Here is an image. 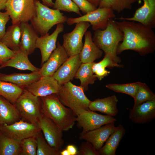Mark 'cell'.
<instances>
[{
  "instance_id": "6da1fadb",
  "label": "cell",
  "mask_w": 155,
  "mask_h": 155,
  "mask_svg": "<svg viewBox=\"0 0 155 155\" xmlns=\"http://www.w3.org/2000/svg\"><path fill=\"white\" fill-rule=\"evenodd\" d=\"M114 20L123 36L122 42L118 46L117 54L129 50L142 55L154 52L155 34L152 29L133 21Z\"/></svg>"
},
{
  "instance_id": "7a4b0ae2",
  "label": "cell",
  "mask_w": 155,
  "mask_h": 155,
  "mask_svg": "<svg viewBox=\"0 0 155 155\" xmlns=\"http://www.w3.org/2000/svg\"><path fill=\"white\" fill-rule=\"evenodd\" d=\"M42 114L52 121L63 131L72 129L76 116L69 108L62 104L56 94L40 97Z\"/></svg>"
},
{
  "instance_id": "3957f363",
  "label": "cell",
  "mask_w": 155,
  "mask_h": 155,
  "mask_svg": "<svg viewBox=\"0 0 155 155\" xmlns=\"http://www.w3.org/2000/svg\"><path fill=\"white\" fill-rule=\"evenodd\" d=\"M123 34L112 19L109 20L106 27L103 30L95 31L92 38L96 46L109 55L117 63L121 61L117 56V50L119 42L122 41Z\"/></svg>"
},
{
  "instance_id": "277c9868",
  "label": "cell",
  "mask_w": 155,
  "mask_h": 155,
  "mask_svg": "<svg viewBox=\"0 0 155 155\" xmlns=\"http://www.w3.org/2000/svg\"><path fill=\"white\" fill-rule=\"evenodd\" d=\"M84 92L80 86L75 85L69 81L61 85L56 95L61 103L70 108L77 116L89 110L91 101L86 96Z\"/></svg>"
},
{
  "instance_id": "5b68a950",
  "label": "cell",
  "mask_w": 155,
  "mask_h": 155,
  "mask_svg": "<svg viewBox=\"0 0 155 155\" xmlns=\"http://www.w3.org/2000/svg\"><path fill=\"white\" fill-rule=\"evenodd\" d=\"M36 13L30 21L31 24L36 32L44 36L55 25L66 22L68 18L60 11L52 9L36 0Z\"/></svg>"
},
{
  "instance_id": "8992f818",
  "label": "cell",
  "mask_w": 155,
  "mask_h": 155,
  "mask_svg": "<svg viewBox=\"0 0 155 155\" xmlns=\"http://www.w3.org/2000/svg\"><path fill=\"white\" fill-rule=\"evenodd\" d=\"M14 105L21 119L30 123H38L42 114L40 97L24 88Z\"/></svg>"
},
{
  "instance_id": "52a82bcc",
  "label": "cell",
  "mask_w": 155,
  "mask_h": 155,
  "mask_svg": "<svg viewBox=\"0 0 155 155\" xmlns=\"http://www.w3.org/2000/svg\"><path fill=\"white\" fill-rule=\"evenodd\" d=\"M36 0H8L5 9L12 24L30 21L36 15Z\"/></svg>"
},
{
  "instance_id": "ba28073f",
  "label": "cell",
  "mask_w": 155,
  "mask_h": 155,
  "mask_svg": "<svg viewBox=\"0 0 155 155\" xmlns=\"http://www.w3.org/2000/svg\"><path fill=\"white\" fill-rule=\"evenodd\" d=\"M115 17L114 11L108 8H97L94 11L76 18H68L66 21L69 26L81 22H87L95 31L103 30L106 27L110 19Z\"/></svg>"
},
{
  "instance_id": "9c48e42d",
  "label": "cell",
  "mask_w": 155,
  "mask_h": 155,
  "mask_svg": "<svg viewBox=\"0 0 155 155\" xmlns=\"http://www.w3.org/2000/svg\"><path fill=\"white\" fill-rule=\"evenodd\" d=\"M0 126V131L5 135L16 140L36 136L41 131L38 123H30L22 119L12 124Z\"/></svg>"
},
{
  "instance_id": "30bf717a",
  "label": "cell",
  "mask_w": 155,
  "mask_h": 155,
  "mask_svg": "<svg viewBox=\"0 0 155 155\" xmlns=\"http://www.w3.org/2000/svg\"><path fill=\"white\" fill-rule=\"evenodd\" d=\"M90 26L87 22H78L71 32L63 34L62 45L69 57L80 53L84 44L83 37Z\"/></svg>"
},
{
  "instance_id": "8fae6325",
  "label": "cell",
  "mask_w": 155,
  "mask_h": 155,
  "mask_svg": "<svg viewBox=\"0 0 155 155\" xmlns=\"http://www.w3.org/2000/svg\"><path fill=\"white\" fill-rule=\"evenodd\" d=\"M38 123L48 143L60 152L64 143L62 130L52 121L43 114Z\"/></svg>"
},
{
  "instance_id": "7c38bea8",
  "label": "cell",
  "mask_w": 155,
  "mask_h": 155,
  "mask_svg": "<svg viewBox=\"0 0 155 155\" xmlns=\"http://www.w3.org/2000/svg\"><path fill=\"white\" fill-rule=\"evenodd\" d=\"M117 121L113 117L97 113L90 110L76 116L77 126L82 129L83 133L98 128L106 124L115 123Z\"/></svg>"
},
{
  "instance_id": "4fadbf2b",
  "label": "cell",
  "mask_w": 155,
  "mask_h": 155,
  "mask_svg": "<svg viewBox=\"0 0 155 155\" xmlns=\"http://www.w3.org/2000/svg\"><path fill=\"white\" fill-rule=\"evenodd\" d=\"M116 128L115 123H108L94 129L81 133L79 138L90 142L98 151Z\"/></svg>"
},
{
  "instance_id": "5bb4252c",
  "label": "cell",
  "mask_w": 155,
  "mask_h": 155,
  "mask_svg": "<svg viewBox=\"0 0 155 155\" xmlns=\"http://www.w3.org/2000/svg\"><path fill=\"white\" fill-rule=\"evenodd\" d=\"M138 0H137V1ZM142 0L143 5L136 10L131 17H121L119 19L139 22L153 29L155 27V0Z\"/></svg>"
},
{
  "instance_id": "9a60e30c",
  "label": "cell",
  "mask_w": 155,
  "mask_h": 155,
  "mask_svg": "<svg viewBox=\"0 0 155 155\" xmlns=\"http://www.w3.org/2000/svg\"><path fill=\"white\" fill-rule=\"evenodd\" d=\"M61 85L53 76H44L24 88L35 96L41 97L57 94Z\"/></svg>"
},
{
  "instance_id": "2e32d148",
  "label": "cell",
  "mask_w": 155,
  "mask_h": 155,
  "mask_svg": "<svg viewBox=\"0 0 155 155\" xmlns=\"http://www.w3.org/2000/svg\"><path fill=\"white\" fill-rule=\"evenodd\" d=\"M64 30L63 23L57 25L54 32L51 34L48 33L38 37L36 41V48L39 49L41 55V64L42 65L48 59L57 47V41L59 35Z\"/></svg>"
},
{
  "instance_id": "e0dca14e",
  "label": "cell",
  "mask_w": 155,
  "mask_h": 155,
  "mask_svg": "<svg viewBox=\"0 0 155 155\" xmlns=\"http://www.w3.org/2000/svg\"><path fill=\"white\" fill-rule=\"evenodd\" d=\"M68 57L63 46L57 42L56 48L47 60L42 65L39 73L42 76H53Z\"/></svg>"
},
{
  "instance_id": "ac0fdd59",
  "label": "cell",
  "mask_w": 155,
  "mask_h": 155,
  "mask_svg": "<svg viewBox=\"0 0 155 155\" xmlns=\"http://www.w3.org/2000/svg\"><path fill=\"white\" fill-rule=\"evenodd\" d=\"M82 63L79 54L69 57L53 76L60 85L71 81Z\"/></svg>"
},
{
  "instance_id": "d6986e66",
  "label": "cell",
  "mask_w": 155,
  "mask_h": 155,
  "mask_svg": "<svg viewBox=\"0 0 155 155\" xmlns=\"http://www.w3.org/2000/svg\"><path fill=\"white\" fill-rule=\"evenodd\" d=\"M129 118L133 123L143 124L155 118V100L147 101L133 106L129 110Z\"/></svg>"
},
{
  "instance_id": "ffe728a7",
  "label": "cell",
  "mask_w": 155,
  "mask_h": 155,
  "mask_svg": "<svg viewBox=\"0 0 155 155\" xmlns=\"http://www.w3.org/2000/svg\"><path fill=\"white\" fill-rule=\"evenodd\" d=\"M20 26L21 38L20 50L29 55L36 48V41L39 36L32 24L28 22H21Z\"/></svg>"
},
{
  "instance_id": "44dd1931",
  "label": "cell",
  "mask_w": 155,
  "mask_h": 155,
  "mask_svg": "<svg viewBox=\"0 0 155 155\" xmlns=\"http://www.w3.org/2000/svg\"><path fill=\"white\" fill-rule=\"evenodd\" d=\"M84 35V42L79 54L81 61L82 63L94 62L102 57V51L93 42L90 31H87Z\"/></svg>"
},
{
  "instance_id": "7402d4cb",
  "label": "cell",
  "mask_w": 155,
  "mask_h": 155,
  "mask_svg": "<svg viewBox=\"0 0 155 155\" xmlns=\"http://www.w3.org/2000/svg\"><path fill=\"white\" fill-rule=\"evenodd\" d=\"M118 99L115 95L102 98H97L91 101L88 108L92 111H98L107 115L114 117L118 113Z\"/></svg>"
},
{
  "instance_id": "603a6c76",
  "label": "cell",
  "mask_w": 155,
  "mask_h": 155,
  "mask_svg": "<svg viewBox=\"0 0 155 155\" xmlns=\"http://www.w3.org/2000/svg\"><path fill=\"white\" fill-rule=\"evenodd\" d=\"M42 76L39 71L29 73H14L10 74L0 73V80L11 82L24 88L38 80Z\"/></svg>"
},
{
  "instance_id": "cb8c5ba5",
  "label": "cell",
  "mask_w": 155,
  "mask_h": 155,
  "mask_svg": "<svg viewBox=\"0 0 155 155\" xmlns=\"http://www.w3.org/2000/svg\"><path fill=\"white\" fill-rule=\"evenodd\" d=\"M28 56L26 53L20 50L15 51L14 55L10 59L0 65V69L10 67L21 70L39 71L40 68L36 67L30 62Z\"/></svg>"
},
{
  "instance_id": "d4e9b609",
  "label": "cell",
  "mask_w": 155,
  "mask_h": 155,
  "mask_svg": "<svg viewBox=\"0 0 155 155\" xmlns=\"http://www.w3.org/2000/svg\"><path fill=\"white\" fill-rule=\"evenodd\" d=\"M21 119L15 105L0 96V125L11 124Z\"/></svg>"
},
{
  "instance_id": "484cf974",
  "label": "cell",
  "mask_w": 155,
  "mask_h": 155,
  "mask_svg": "<svg viewBox=\"0 0 155 155\" xmlns=\"http://www.w3.org/2000/svg\"><path fill=\"white\" fill-rule=\"evenodd\" d=\"M125 132L124 127L119 124L109 137L104 145L98 151L99 155H115L117 149Z\"/></svg>"
},
{
  "instance_id": "4316f807",
  "label": "cell",
  "mask_w": 155,
  "mask_h": 155,
  "mask_svg": "<svg viewBox=\"0 0 155 155\" xmlns=\"http://www.w3.org/2000/svg\"><path fill=\"white\" fill-rule=\"evenodd\" d=\"M20 23L12 24L7 28L0 41L14 51L20 49L21 31Z\"/></svg>"
},
{
  "instance_id": "83f0119b",
  "label": "cell",
  "mask_w": 155,
  "mask_h": 155,
  "mask_svg": "<svg viewBox=\"0 0 155 155\" xmlns=\"http://www.w3.org/2000/svg\"><path fill=\"white\" fill-rule=\"evenodd\" d=\"M94 63H82L75 74L74 78L80 80V86L84 92L88 90L89 85L93 84L97 79L92 70Z\"/></svg>"
},
{
  "instance_id": "f1b7e54d",
  "label": "cell",
  "mask_w": 155,
  "mask_h": 155,
  "mask_svg": "<svg viewBox=\"0 0 155 155\" xmlns=\"http://www.w3.org/2000/svg\"><path fill=\"white\" fill-rule=\"evenodd\" d=\"M21 142L0 131V155H20Z\"/></svg>"
},
{
  "instance_id": "f546056e",
  "label": "cell",
  "mask_w": 155,
  "mask_h": 155,
  "mask_svg": "<svg viewBox=\"0 0 155 155\" xmlns=\"http://www.w3.org/2000/svg\"><path fill=\"white\" fill-rule=\"evenodd\" d=\"M24 89L11 83L0 80V96L14 104Z\"/></svg>"
},
{
  "instance_id": "4dcf8cb0",
  "label": "cell",
  "mask_w": 155,
  "mask_h": 155,
  "mask_svg": "<svg viewBox=\"0 0 155 155\" xmlns=\"http://www.w3.org/2000/svg\"><path fill=\"white\" fill-rule=\"evenodd\" d=\"M121 67L122 65L114 62L108 55L105 54L103 59L100 62L94 63L92 67L93 73L95 76L101 80L108 75L110 72L106 70L107 67Z\"/></svg>"
},
{
  "instance_id": "1f68e13d",
  "label": "cell",
  "mask_w": 155,
  "mask_h": 155,
  "mask_svg": "<svg viewBox=\"0 0 155 155\" xmlns=\"http://www.w3.org/2000/svg\"><path fill=\"white\" fill-rule=\"evenodd\" d=\"M137 0H102L98 7L108 8L120 13L125 9H131Z\"/></svg>"
},
{
  "instance_id": "d6a6232c",
  "label": "cell",
  "mask_w": 155,
  "mask_h": 155,
  "mask_svg": "<svg viewBox=\"0 0 155 155\" xmlns=\"http://www.w3.org/2000/svg\"><path fill=\"white\" fill-rule=\"evenodd\" d=\"M133 106L145 102L155 100V95L145 83L139 82L138 87L135 97Z\"/></svg>"
},
{
  "instance_id": "836d02e7",
  "label": "cell",
  "mask_w": 155,
  "mask_h": 155,
  "mask_svg": "<svg viewBox=\"0 0 155 155\" xmlns=\"http://www.w3.org/2000/svg\"><path fill=\"white\" fill-rule=\"evenodd\" d=\"M37 143L36 155H60V152L47 142L41 131L35 136Z\"/></svg>"
},
{
  "instance_id": "e575fe53",
  "label": "cell",
  "mask_w": 155,
  "mask_h": 155,
  "mask_svg": "<svg viewBox=\"0 0 155 155\" xmlns=\"http://www.w3.org/2000/svg\"><path fill=\"white\" fill-rule=\"evenodd\" d=\"M139 82L124 84H111L106 85L108 89L115 92L125 93L134 98L137 90Z\"/></svg>"
},
{
  "instance_id": "d590c367",
  "label": "cell",
  "mask_w": 155,
  "mask_h": 155,
  "mask_svg": "<svg viewBox=\"0 0 155 155\" xmlns=\"http://www.w3.org/2000/svg\"><path fill=\"white\" fill-rule=\"evenodd\" d=\"M37 146L35 136L23 139L21 142L20 155H36Z\"/></svg>"
},
{
  "instance_id": "8d00e7d4",
  "label": "cell",
  "mask_w": 155,
  "mask_h": 155,
  "mask_svg": "<svg viewBox=\"0 0 155 155\" xmlns=\"http://www.w3.org/2000/svg\"><path fill=\"white\" fill-rule=\"evenodd\" d=\"M53 7L60 11L73 12L82 16L79 9L72 0H56Z\"/></svg>"
},
{
  "instance_id": "74e56055",
  "label": "cell",
  "mask_w": 155,
  "mask_h": 155,
  "mask_svg": "<svg viewBox=\"0 0 155 155\" xmlns=\"http://www.w3.org/2000/svg\"><path fill=\"white\" fill-rule=\"evenodd\" d=\"M77 155H99V154L90 142L86 141L81 144Z\"/></svg>"
},
{
  "instance_id": "f35d334b",
  "label": "cell",
  "mask_w": 155,
  "mask_h": 155,
  "mask_svg": "<svg viewBox=\"0 0 155 155\" xmlns=\"http://www.w3.org/2000/svg\"><path fill=\"white\" fill-rule=\"evenodd\" d=\"M85 15L97 8L87 0H72Z\"/></svg>"
},
{
  "instance_id": "ab89813d",
  "label": "cell",
  "mask_w": 155,
  "mask_h": 155,
  "mask_svg": "<svg viewBox=\"0 0 155 155\" xmlns=\"http://www.w3.org/2000/svg\"><path fill=\"white\" fill-rule=\"evenodd\" d=\"M15 52L0 41V61L3 64L10 59Z\"/></svg>"
},
{
  "instance_id": "60d3db41",
  "label": "cell",
  "mask_w": 155,
  "mask_h": 155,
  "mask_svg": "<svg viewBox=\"0 0 155 155\" xmlns=\"http://www.w3.org/2000/svg\"><path fill=\"white\" fill-rule=\"evenodd\" d=\"M10 19L9 15L6 11L3 12L0 11V41L5 34L6 25Z\"/></svg>"
},
{
  "instance_id": "b9f144b4",
  "label": "cell",
  "mask_w": 155,
  "mask_h": 155,
  "mask_svg": "<svg viewBox=\"0 0 155 155\" xmlns=\"http://www.w3.org/2000/svg\"><path fill=\"white\" fill-rule=\"evenodd\" d=\"M69 152L70 155H77L78 150L76 147L73 145H68L66 148Z\"/></svg>"
},
{
  "instance_id": "7bdbcfd3",
  "label": "cell",
  "mask_w": 155,
  "mask_h": 155,
  "mask_svg": "<svg viewBox=\"0 0 155 155\" xmlns=\"http://www.w3.org/2000/svg\"><path fill=\"white\" fill-rule=\"evenodd\" d=\"M42 2V4L48 7H53L54 3L52 0H41Z\"/></svg>"
},
{
  "instance_id": "ee69618b",
  "label": "cell",
  "mask_w": 155,
  "mask_h": 155,
  "mask_svg": "<svg viewBox=\"0 0 155 155\" xmlns=\"http://www.w3.org/2000/svg\"><path fill=\"white\" fill-rule=\"evenodd\" d=\"M97 7H98L102 0H87Z\"/></svg>"
},
{
  "instance_id": "f6af8a7d",
  "label": "cell",
  "mask_w": 155,
  "mask_h": 155,
  "mask_svg": "<svg viewBox=\"0 0 155 155\" xmlns=\"http://www.w3.org/2000/svg\"><path fill=\"white\" fill-rule=\"evenodd\" d=\"M8 0H0V11L5 9V4Z\"/></svg>"
},
{
  "instance_id": "bcb514c9",
  "label": "cell",
  "mask_w": 155,
  "mask_h": 155,
  "mask_svg": "<svg viewBox=\"0 0 155 155\" xmlns=\"http://www.w3.org/2000/svg\"><path fill=\"white\" fill-rule=\"evenodd\" d=\"M60 155H70V154L68 151L66 149H65L60 152Z\"/></svg>"
},
{
  "instance_id": "7dc6e473",
  "label": "cell",
  "mask_w": 155,
  "mask_h": 155,
  "mask_svg": "<svg viewBox=\"0 0 155 155\" xmlns=\"http://www.w3.org/2000/svg\"><path fill=\"white\" fill-rule=\"evenodd\" d=\"M2 64H3V63L0 61V65H1Z\"/></svg>"
},
{
  "instance_id": "c3c4849f",
  "label": "cell",
  "mask_w": 155,
  "mask_h": 155,
  "mask_svg": "<svg viewBox=\"0 0 155 155\" xmlns=\"http://www.w3.org/2000/svg\"></svg>"
}]
</instances>
